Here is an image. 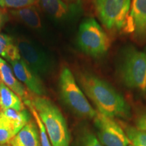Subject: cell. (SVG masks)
<instances>
[{"instance_id": "6da1fadb", "label": "cell", "mask_w": 146, "mask_h": 146, "mask_svg": "<svg viewBox=\"0 0 146 146\" xmlns=\"http://www.w3.org/2000/svg\"><path fill=\"white\" fill-rule=\"evenodd\" d=\"M78 81L98 112L112 118L130 117L131 108L123 95L105 80L91 73L83 72L78 76Z\"/></svg>"}, {"instance_id": "7a4b0ae2", "label": "cell", "mask_w": 146, "mask_h": 146, "mask_svg": "<svg viewBox=\"0 0 146 146\" xmlns=\"http://www.w3.org/2000/svg\"><path fill=\"white\" fill-rule=\"evenodd\" d=\"M31 102L45 126L52 146H70L68 125L57 106L44 96H35Z\"/></svg>"}, {"instance_id": "3957f363", "label": "cell", "mask_w": 146, "mask_h": 146, "mask_svg": "<svg viewBox=\"0 0 146 146\" xmlns=\"http://www.w3.org/2000/svg\"><path fill=\"white\" fill-rule=\"evenodd\" d=\"M117 74L128 88L146 90V54L133 46L126 47L118 59Z\"/></svg>"}, {"instance_id": "277c9868", "label": "cell", "mask_w": 146, "mask_h": 146, "mask_svg": "<svg viewBox=\"0 0 146 146\" xmlns=\"http://www.w3.org/2000/svg\"><path fill=\"white\" fill-rule=\"evenodd\" d=\"M59 89L61 99L72 112L81 118L94 119L97 111L89 104L72 72L66 66H64L60 71Z\"/></svg>"}, {"instance_id": "5b68a950", "label": "cell", "mask_w": 146, "mask_h": 146, "mask_svg": "<svg viewBox=\"0 0 146 146\" xmlns=\"http://www.w3.org/2000/svg\"><path fill=\"white\" fill-rule=\"evenodd\" d=\"M77 43L84 53L94 58L104 56L110 47L106 33L93 18L82 21L78 28Z\"/></svg>"}, {"instance_id": "8992f818", "label": "cell", "mask_w": 146, "mask_h": 146, "mask_svg": "<svg viewBox=\"0 0 146 146\" xmlns=\"http://www.w3.org/2000/svg\"><path fill=\"white\" fill-rule=\"evenodd\" d=\"M132 0H94L95 10L102 25L110 31L125 29Z\"/></svg>"}, {"instance_id": "52a82bcc", "label": "cell", "mask_w": 146, "mask_h": 146, "mask_svg": "<svg viewBox=\"0 0 146 146\" xmlns=\"http://www.w3.org/2000/svg\"><path fill=\"white\" fill-rule=\"evenodd\" d=\"M21 59L38 76L46 75L51 70L52 63L48 56L32 41L20 37L16 41Z\"/></svg>"}, {"instance_id": "ba28073f", "label": "cell", "mask_w": 146, "mask_h": 146, "mask_svg": "<svg viewBox=\"0 0 146 146\" xmlns=\"http://www.w3.org/2000/svg\"><path fill=\"white\" fill-rule=\"evenodd\" d=\"M97 137L104 146H129L125 131L113 118L97 112L94 118Z\"/></svg>"}, {"instance_id": "9c48e42d", "label": "cell", "mask_w": 146, "mask_h": 146, "mask_svg": "<svg viewBox=\"0 0 146 146\" xmlns=\"http://www.w3.org/2000/svg\"><path fill=\"white\" fill-rule=\"evenodd\" d=\"M124 30L137 41H146V0H132L131 11Z\"/></svg>"}, {"instance_id": "30bf717a", "label": "cell", "mask_w": 146, "mask_h": 146, "mask_svg": "<svg viewBox=\"0 0 146 146\" xmlns=\"http://www.w3.org/2000/svg\"><path fill=\"white\" fill-rule=\"evenodd\" d=\"M16 77L36 96H43L46 93L41 78L26 64L23 60L10 62Z\"/></svg>"}, {"instance_id": "8fae6325", "label": "cell", "mask_w": 146, "mask_h": 146, "mask_svg": "<svg viewBox=\"0 0 146 146\" xmlns=\"http://www.w3.org/2000/svg\"><path fill=\"white\" fill-rule=\"evenodd\" d=\"M8 145L9 146H41L37 125L31 120L18 132Z\"/></svg>"}, {"instance_id": "7c38bea8", "label": "cell", "mask_w": 146, "mask_h": 146, "mask_svg": "<svg viewBox=\"0 0 146 146\" xmlns=\"http://www.w3.org/2000/svg\"><path fill=\"white\" fill-rule=\"evenodd\" d=\"M0 80L1 82L6 85L9 89L14 91L24 101L30 100L28 91L21 83L6 61L0 57Z\"/></svg>"}, {"instance_id": "4fadbf2b", "label": "cell", "mask_w": 146, "mask_h": 146, "mask_svg": "<svg viewBox=\"0 0 146 146\" xmlns=\"http://www.w3.org/2000/svg\"><path fill=\"white\" fill-rule=\"evenodd\" d=\"M39 6L45 13L55 19L62 20L67 18L76 5L69 6L63 0H38Z\"/></svg>"}, {"instance_id": "5bb4252c", "label": "cell", "mask_w": 146, "mask_h": 146, "mask_svg": "<svg viewBox=\"0 0 146 146\" xmlns=\"http://www.w3.org/2000/svg\"><path fill=\"white\" fill-rule=\"evenodd\" d=\"M10 13L16 20L29 28L39 29L42 27L41 17L36 8L33 5L11 10Z\"/></svg>"}, {"instance_id": "9a60e30c", "label": "cell", "mask_w": 146, "mask_h": 146, "mask_svg": "<svg viewBox=\"0 0 146 146\" xmlns=\"http://www.w3.org/2000/svg\"><path fill=\"white\" fill-rule=\"evenodd\" d=\"M8 109L21 111L25 109L23 100L2 82L0 83V111Z\"/></svg>"}, {"instance_id": "2e32d148", "label": "cell", "mask_w": 146, "mask_h": 146, "mask_svg": "<svg viewBox=\"0 0 146 146\" xmlns=\"http://www.w3.org/2000/svg\"><path fill=\"white\" fill-rule=\"evenodd\" d=\"M0 57L9 62L21 59L16 41L8 35L3 33H0Z\"/></svg>"}, {"instance_id": "e0dca14e", "label": "cell", "mask_w": 146, "mask_h": 146, "mask_svg": "<svg viewBox=\"0 0 146 146\" xmlns=\"http://www.w3.org/2000/svg\"><path fill=\"white\" fill-rule=\"evenodd\" d=\"M0 113L13 125L17 133L31 120V115L26 109L21 111L8 109L0 111Z\"/></svg>"}, {"instance_id": "ac0fdd59", "label": "cell", "mask_w": 146, "mask_h": 146, "mask_svg": "<svg viewBox=\"0 0 146 146\" xmlns=\"http://www.w3.org/2000/svg\"><path fill=\"white\" fill-rule=\"evenodd\" d=\"M126 135L133 146H146V132L131 125H124Z\"/></svg>"}, {"instance_id": "d6986e66", "label": "cell", "mask_w": 146, "mask_h": 146, "mask_svg": "<svg viewBox=\"0 0 146 146\" xmlns=\"http://www.w3.org/2000/svg\"><path fill=\"white\" fill-rule=\"evenodd\" d=\"M16 134L17 132L13 125L0 113V145L8 144Z\"/></svg>"}, {"instance_id": "ffe728a7", "label": "cell", "mask_w": 146, "mask_h": 146, "mask_svg": "<svg viewBox=\"0 0 146 146\" xmlns=\"http://www.w3.org/2000/svg\"><path fill=\"white\" fill-rule=\"evenodd\" d=\"M24 103L26 104L27 106L29 108V109L31 111L32 114L33 115L35 120L36 125H37L38 129H39V135H40V140H41V146H52V143H51L50 138H49L48 135L45 129V127L44 125H43V122L41 118H40L39 114H38L37 112L36 111V110L35 109V108L31 104V99L27 100L26 101H24Z\"/></svg>"}, {"instance_id": "44dd1931", "label": "cell", "mask_w": 146, "mask_h": 146, "mask_svg": "<svg viewBox=\"0 0 146 146\" xmlns=\"http://www.w3.org/2000/svg\"><path fill=\"white\" fill-rule=\"evenodd\" d=\"M80 146H104L92 131L85 129L79 136Z\"/></svg>"}, {"instance_id": "7402d4cb", "label": "cell", "mask_w": 146, "mask_h": 146, "mask_svg": "<svg viewBox=\"0 0 146 146\" xmlns=\"http://www.w3.org/2000/svg\"><path fill=\"white\" fill-rule=\"evenodd\" d=\"M36 0H0V6L4 8H23L33 5Z\"/></svg>"}, {"instance_id": "603a6c76", "label": "cell", "mask_w": 146, "mask_h": 146, "mask_svg": "<svg viewBox=\"0 0 146 146\" xmlns=\"http://www.w3.org/2000/svg\"><path fill=\"white\" fill-rule=\"evenodd\" d=\"M135 127L146 132V110L139 113L135 118Z\"/></svg>"}, {"instance_id": "cb8c5ba5", "label": "cell", "mask_w": 146, "mask_h": 146, "mask_svg": "<svg viewBox=\"0 0 146 146\" xmlns=\"http://www.w3.org/2000/svg\"><path fill=\"white\" fill-rule=\"evenodd\" d=\"M4 15H3V12L0 10V29H1V27H2L3 22H4Z\"/></svg>"}, {"instance_id": "d4e9b609", "label": "cell", "mask_w": 146, "mask_h": 146, "mask_svg": "<svg viewBox=\"0 0 146 146\" xmlns=\"http://www.w3.org/2000/svg\"><path fill=\"white\" fill-rule=\"evenodd\" d=\"M0 146H9L8 145H0Z\"/></svg>"}, {"instance_id": "484cf974", "label": "cell", "mask_w": 146, "mask_h": 146, "mask_svg": "<svg viewBox=\"0 0 146 146\" xmlns=\"http://www.w3.org/2000/svg\"><path fill=\"white\" fill-rule=\"evenodd\" d=\"M129 146H133L132 145H131V144H129Z\"/></svg>"}, {"instance_id": "4316f807", "label": "cell", "mask_w": 146, "mask_h": 146, "mask_svg": "<svg viewBox=\"0 0 146 146\" xmlns=\"http://www.w3.org/2000/svg\"><path fill=\"white\" fill-rule=\"evenodd\" d=\"M0 83H1V80H0Z\"/></svg>"}]
</instances>
